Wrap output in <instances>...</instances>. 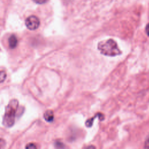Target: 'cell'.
<instances>
[{"mask_svg":"<svg viewBox=\"0 0 149 149\" xmlns=\"http://www.w3.org/2000/svg\"><path fill=\"white\" fill-rule=\"evenodd\" d=\"M18 108L19 102L17 100H11L5 108V112L2 119V124L4 126L10 127L14 125Z\"/></svg>","mask_w":149,"mask_h":149,"instance_id":"6da1fadb","label":"cell"},{"mask_svg":"<svg viewBox=\"0 0 149 149\" xmlns=\"http://www.w3.org/2000/svg\"><path fill=\"white\" fill-rule=\"evenodd\" d=\"M97 48L101 54L105 56H115L122 54V51L119 48L116 42L113 39H108L99 42Z\"/></svg>","mask_w":149,"mask_h":149,"instance_id":"7a4b0ae2","label":"cell"},{"mask_svg":"<svg viewBox=\"0 0 149 149\" xmlns=\"http://www.w3.org/2000/svg\"><path fill=\"white\" fill-rule=\"evenodd\" d=\"M40 24V19L35 15L29 16L25 20V24L27 28L30 30H35L38 29Z\"/></svg>","mask_w":149,"mask_h":149,"instance_id":"3957f363","label":"cell"},{"mask_svg":"<svg viewBox=\"0 0 149 149\" xmlns=\"http://www.w3.org/2000/svg\"><path fill=\"white\" fill-rule=\"evenodd\" d=\"M96 118H98V119L100 120L101 121H102L104 120L105 119V116L104 115L101 113V112H97L96 113L94 116L93 118H90L88 119H87L85 122V125L87 127H91L93 125V122H94V119Z\"/></svg>","mask_w":149,"mask_h":149,"instance_id":"277c9868","label":"cell"},{"mask_svg":"<svg viewBox=\"0 0 149 149\" xmlns=\"http://www.w3.org/2000/svg\"><path fill=\"white\" fill-rule=\"evenodd\" d=\"M17 43H18V40L17 37L15 35L12 34L9 37L8 44H9V47L11 49H13L16 48L17 45Z\"/></svg>","mask_w":149,"mask_h":149,"instance_id":"5b68a950","label":"cell"},{"mask_svg":"<svg viewBox=\"0 0 149 149\" xmlns=\"http://www.w3.org/2000/svg\"><path fill=\"white\" fill-rule=\"evenodd\" d=\"M44 118L47 122H52L54 119V114L53 111L51 109L47 110L44 113Z\"/></svg>","mask_w":149,"mask_h":149,"instance_id":"8992f818","label":"cell"},{"mask_svg":"<svg viewBox=\"0 0 149 149\" xmlns=\"http://www.w3.org/2000/svg\"><path fill=\"white\" fill-rule=\"evenodd\" d=\"M56 149H65V145L59 140H56L54 143Z\"/></svg>","mask_w":149,"mask_h":149,"instance_id":"52a82bcc","label":"cell"},{"mask_svg":"<svg viewBox=\"0 0 149 149\" xmlns=\"http://www.w3.org/2000/svg\"><path fill=\"white\" fill-rule=\"evenodd\" d=\"M6 77V73L3 70L0 71V83L5 81Z\"/></svg>","mask_w":149,"mask_h":149,"instance_id":"ba28073f","label":"cell"},{"mask_svg":"<svg viewBox=\"0 0 149 149\" xmlns=\"http://www.w3.org/2000/svg\"><path fill=\"white\" fill-rule=\"evenodd\" d=\"M26 149H37V146L33 143H28L25 147Z\"/></svg>","mask_w":149,"mask_h":149,"instance_id":"9c48e42d","label":"cell"},{"mask_svg":"<svg viewBox=\"0 0 149 149\" xmlns=\"http://www.w3.org/2000/svg\"><path fill=\"white\" fill-rule=\"evenodd\" d=\"M144 149H149V136L146 138L144 144Z\"/></svg>","mask_w":149,"mask_h":149,"instance_id":"30bf717a","label":"cell"},{"mask_svg":"<svg viewBox=\"0 0 149 149\" xmlns=\"http://www.w3.org/2000/svg\"><path fill=\"white\" fill-rule=\"evenodd\" d=\"M6 142L4 139H0V149H4L5 147Z\"/></svg>","mask_w":149,"mask_h":149,"instance_id":"8fae6325","label":"cell"},{"mask_svg":"<svg viewBox=\"0 0 149 149\" xmlns=\"http://www.w3.org/2000/svg\"><path fill=\"white\" fill-rule=\"evenodd\" d=\"M33 1L38 4H43L46 3L48 0H33Z\"/></svg>","mask_w":149,"mask_h":149,"instance_id":"7c38bea8","label":"cell"},{"mask_svg":"<svg viewBox=\"0 0 149 149\" xmlns=\"http://www.w3.org/2000/svg\"><path fill=\"white\" fill-rule=\"evenodd\" d=\"M146 32L148 36H149V23L146 26Z\"/></svg>","mask_w":149,"mask_h":149,"instance_id":"4fadbf2b","label":"cell"},{"mask_svg":"<svg viewBox=\"0 0 149 149\" xmlns=\"http://www.w3.org/2000/svg\"><path fill=\"white\" fill-rule=\"evenodd\" d=\"M85 149H96V148L94 145H90L87 146Z\"/></svg>","mask_w":149,"mask_h":149,"instance_id":"5bb4252c","label":"cell"}]
</instances>
